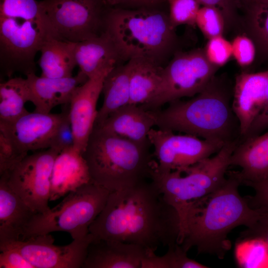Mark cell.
Wrapping results in <instances>:
<instances>
[{"label":"cell","instance_id":"13","mask_svg":"<svg viewBox=\"0 0 268 268\" xmlns=\"http://www.w3.org/2000/svg\"><path fill=\"white\" fill-rule=\"evenodd\" d=\"M92 239L89 233L86 237L73 240L68 245L57 246L54 244L52 236L47 234L0 244V246L15 248L34 268H80Z\"/></svg>","mask_w":268,"mask_h":268},{"label":"cell","instance_id":"31","mask_svg":"<svg viewBox=\"0 0 268 268\" xmlns=\"http://www.w3.org/2000/svg\"><path fill=\"white\" fill-rule=\"evenodd\" d=\"M0 17L36 21L44 25L39 1L36 0H0Z\"/></svg>","mask_w":268,"mask_h":268},{"label":"cell","instance_id":"30","mask_svg":"<svg viewBox=\"0 0 268 268\" xmlns=\"http://www.w3.org/2000/svg\"><path fill=\"white\" fill-rule=\"evenodd\" d=\"M255 1L246 17L244 25L250 35L268 51V3Z\"/></svg>","mask_w":268,"mask_h":268},{"label":"cell","instance_id":"43","mask_svg":"<svg viewBox=\"0 0 268 268\" xmlns=\"http://www.w3.org/2000/svg\"><path fill=\"white\" fill-rule=\"evenodd\" d=\"M108 7L150 8L166 0H102Z\"/></svg>","mask_w":268,"mask_h":268},{"label":"cell","instance_id":"3","mask_svg":"<svg viewBox=\"0 0 268 268\" xmlns=\"http://www.w3.org/2000/svg\"><path fill=\"white\" fill-rule=\"evenodd\" d=\"M233 91L225 76L215 75L191 99L176 100L152 111L155 126L224 144L239 142L240 125L232 109Z\"/></svg>","mask_w":268,"mask_h":268},{"label":"cell","instance_id":"39","mask_svg":"<svg viewBox=\"0 0 268 268\" xmlns=\"http://www.w3.org/2000/svg\"><path fill=\"white\" fill-rule=\"evenodd\" d=\"M0 268H34L14 248L0 246Z\"/></svg>","mask_w":268,"mask_h":268},{"label":"cell","instance_id":"2","mask_svg":"<svg viewBox=\"0 0 268 268\" xmlns=\"http://www.w3.org/2000/svg\"><path fill=\"white\" fill-rule=\"evenodd\" d=\"M216 190L193 202L187 209L180 227L178 244L188 252L223 259L230 249L229 233L235 228L251 227L268 216V212L251 207L238 191L240 185L233 176Z\"/></svg>","mask_w":268,"mask_h":268},{"label":"cell","instance_id":"26","mask_svg":"<svg viewBox=\"0 0 268 268\" xmlns=\"http://www.w3.org/2000/svg\"><path fill=\"white\" fill-rule=\"evenodd\" d=\"M128 62L131 67L130 104H146L153 98L158 88L163 67L141 58Z\"/></svg>","mask_w":268,"mask_h":268},{"label":"cell","instance_id":"18","mask_svg":"<svg viewBox=\"0 0 268 268\" xmlns=\"http://www.w3.org/2000/svg\"><path fill=\"white\" fill-rule=\"evenodd\" d=\"M26 78L30 102L34 105L35 112L42 113H50L59 105H68L77 87L88 79L79 71L68 77L52 78L32 73Z\"/></svg>","mask_w":268,"mask_h":268},{"label":"cell","instance_id":"1","mask_svg":"<svg viewBox=\"0 0 268 268\" xmlns=\"http://www.w3.org/2000/svg\"><path fill=\"white\" fill-rule=\"evenodd\" d=\"M180 232L178 213L150 180L110 192L89 227L92 239L134 244L153 252L178 243Z\"/></svg>","mask_w":268,"mask_h":268},{"label":"cell","instance_id":"28","mask_svg":"<svg viewBox=\"0 0 268 268\" xmlns=\"http://www.w3.org/2000/svg\"><path fill=\"white\" fill-rule=\"evenodd\" d=\"M186 252L177 243L168 246V251L163 256L155 252L147 251L141 268H205V265L189 258Z\"/></svg>","mask_w":268,"mask_h":268},{"label":"cell","instance_id":"19","mask_svg":"<svg viewBox=\"0 0 268 268\" xmlns=\"http://www.w3.org/2000/svg\"><path fill=\"white\" fill-rule=\"evenodd\" d=\"M92 181L83 152L74 146L59 153L55 158L51 178L50 201Z\"/></svg>","mask_w":268,"mask_h":268},{"label":"cell","instance_id":"14","mask_svg":"<svg viewBox=\"0 0 268 268\" xmlns=\"http://www.w3.org/2000/svg\"><path fill=\"white\" fill-rule=\"evenodd\" d=\"M65 115L28 112L11 123L0 122V132L8 136L21 151L28 155L50 148L52 139Z\"/></svg>","mask_w":268,"mask_h":268},{"label":"cell","instance_id":"11","mask_svg":"<svg viewBox=\"0 0 268 268\" xmlns=\"http://www.w3.org/2000/svg\"><path fill=\"white\" fill-rule=\"evenodd\" d=\"M59 153L49 148L28 154L8 171L0 175L9 187L37 213L45 214L51 193L53 164Z\"/></svg>","mask_w":268,"mask_h":268},{"label":"cell","instance_id":"7","mask_svg":"<svg viewBox=\"0 0 268 268\" xmlns=\"http://www.w3.org/2000/svg\"><path fill=\"white\" fill-rule=\"evenodd\" d=\"M110 192L91 182L66 195L47 214L36 213L20 240L52 232L64 231L73 240L86 237L89 227L103 209Z\"/></svg>","mask_w":268,"mask_h":268},{"label":"cell","instance_id":"20","mask_svg":"<svg viewBox=\"0 0 268 268\" xmlns=\"http://www.w3.org/2000/svg\"><path fill=\"white\" fill-rule=\"evenodd\" d=\"M230 165L238 166L240 171H230L240 185L268 178V131L239 142L233 151Z\"/></svg>","mask_w":268,"mask_h":268},{"label":"cell","instance_id":"8","mask_svg":"<svg viewBox=\"0 0 268 268\" xmlns=\"http://www.w3.org/2000/svg\"><path fill=\"white\" fill-rule=\"evenodd\" d=\"M102 0H42L40 14L48 36L78 43L102 34L108 8Z\"/></svg>","mask_w":268,"mask_h":268},{"label":"cell","instance_id":"27","mask_svg":"<svg viewBox=\"0 0 268 268\" xmlns=\"http://www.w3.org/2000/svg\"><path fill=\"white\" fill-rule=\"evenodd\" d=\"M30 102L26 78L10 77L0 83V122L11 123L26 114Z\"/></svg>","mask_w":268,"mask_h":268},{"label":"cell","instance_id":"5","mask_svg":"<svg viewBox=\"0 0 268 268\" xmlns=\"http://www.w3.org/2000/svg\"><path fill=\"white\" fill-rule=\"evenodd\" d=\"M151 146L94 126L83 152L92 181L112 192L150 180L156 163Z\"/></svg>","mask_w":268,"mask_h":268},{"label":"cell","instance_id":"33","mask_svg":"<svg viewBox=\"0 0 268 268\" xmlns=\"http://www.w3.org/2000/svg\"><path fill=\"white\" fill-rule=\"evenodd\" d=\"M169 7L168 17L172 27L181 25H196V18L200 9L198 0H166Z\"/></svg>","mask_w":268,"mask_h":268},{"label":"cell","instance_id":"29","mask_svg":"<svg viewBox=\"0 0 268 268\" xmlns=\"http://www.w3.org/2000/svg\"><path fill=\"white\" fill-rule=\"evenodd\" d=\"M236 257L242 268H268V245L263 240H239Z\"/></svg>","mask_w":268,"mask_h":268},{"label":"cell","instance_id":"4","mask_svg":"<svg viewBox=\"0 0 268 268\" xmlns=\"http://www.w3.org/2000/svg\"><path fill=\"white\" fill-rule=\"evenodd\" d=\"M103 33L113 43L121 61L141 58L164 67L176 52L175 29L168 15L157 9L108 7Z\"/></svg>","mask_w":268,"mask_h":268},{"label":"cell","instance_id":"40","mask_svg":"<svg viewBox=\"0 0 268 268\" xmlns=\"http://www.w3.org/2000/svg\"><path fill=\"white\" fill-rule=\"evenodd\" d=\"M200 4L217 8L222 13L225 24L234 26L238 21L236 17V7L238 0H198Z\"/></svg>","mask_w":268,"mask_h":268},{"label":"cell","instance_id":"45","mask_svg":"<svg viewBox=\"0 0 268 268\" xmlns=\"http://www.w3.org/2000/svg\"><path fill=\"white\" fill-rule=\"evenodd\" d=\"M255 0V1H257V0Z\"/></svg>","mask_w":268,"mask_h":268},{"label":"cell","instance_id":"22","mask_svg":"<svg viewBox=\"0 0 268 268\" xmlns=\"http://www.w3.org/2000/svg\"><path fill=\"white\" fill-rule=\"evenodd\" d=\"M154 126L155 118L152 111L140 105L128 104L110 114L98 127L129 140L145 142L149 141L148 133Z\"/></svg>","mask_w":268,"mask_h":268},{"label":"cell","instance_id":"15","mask_svg":"<svg viewBox=\"0 0 268 268\" xmlns=\"http://www.w3.org/2000/svg\"><path fill=\"white\" fill-rule=\"evenodd\" d=\"M103 69L77 87L69 104V117L74 136V146L83 152L94 127L96 109L104 80L113 68Z\"/></svg>","mask_w":268,"mask_h":268},{"label":"cell","instance_id":"12","mask_svg":"<svg viewBox=\"0 0 268 268\" xmlns=\"http://www.w3.org/2000/svg\"><path fill=\"white\" fill-rule=\"evenodd\" d=\"M148 137L154 148L156 167L163 172L183 170L216 153L225 144L159 129H151Z\"/></svg>","mask_w":268,"mask_h":268},{"label":"cell","instance_id":"38","mask_svg":"<svg viewBox=\"0 0 268 268\" xmlns=\"http://www.w3.org/2000/svg\"><path fill=\"white\" fill-rule=\"evenodd\" d=\"M255 191L253 196H246L249 206L268 212V178L258 182H246L243 184Z\"/></svg>","mask_w":268,"mask_h":268},{"label":"cell","instance_id":"10","mask_svg":"<svg viewBox=\"0 0 268 268\" xmlns=\"http://www.w3.org/2000/svg\"><path fill=\"white\" fill-rule=\"evenodd\" d=\"M39 22L0 17L1 74L10 78L15 73H35V58L48 37Z\"/></svg>","mask_w":268,"mask_h":268},{"label":"cell","instance_id":"42","mask_svg":"<svg viewBox=\"0 0 268 268\" xmlns=\"http://www.w3.org/2000/svg\"><path fill=\"white\" fill-rule=\"evenodd\" d=\"M253 238L261 239L268 245V216L242 231L239 240Z\"/></svg>","mask_w":268,"mask_h":268},{"label":"cell","instance_id":"21","mask_svg":"<svg viewBox=\"0 0 268 268\" xmlns=\"http://www.w3.org/2000/svg\"><path fill=\"white\" fill-rule=\"evenodd\" d=\"M36 213L0 178V244L20 240Z\"/></svg>","mask_w":268,"mask_h":268},{"label":"cell","instance_id":"35","mask_svg":"<svg viewBox=\"0 0 268 268\" xmlns=\"http://www.w3.org/2000/svg\"><path fill=\"white\" fill-rule=\"evenodd\" d=\"M27 155L8 136L0 132V175L9 170Z\"/></svg>","mask_w":268,"mask_h":268},{"label":"cell","instance_id":"41","mask_svg":"<svg viewBox=\"0 0 268 268\" xmlns=\"http://www.w3.org/2000/svg\"><path fill=\"white\" fill-rule=\"evenodd\" d=\"M268 128V89L265 105L260 113L254 121L246 134L240 139H244L259 135Z\"/></svg>","mask_w":268,"mask_h":268},{"label":"cell","instance_id":"24","mask_svg":"<svg viewBox=\"0 0 268 268\" xmlns=\"http://www.w3.org/2000/svg\"><path fill=\"white\" fill-rule=\"evenodd\" d=\"M131 67L129 62L119 64L107 74L104 80L102 93L103 102L98 110L94 126H100L109 116L130 103Z\"/></svg>","mask_w":268,"mask_h":268},{"label":"cell","instance_id":"44","mask_svg":"<svg viewBox=\"0 0 268 268\" xmlns=\"http://www.w3.org/2000/svg\"><path fill=\"white\" fill-rule=\"evenodd\" d=\"M257 1H260L268 3V0H258Z\"/></svg>","mask_w":268,"mask_h":268},{"label":"cell","instance_id":"25","mask_svg":"<svg viewBox=\"0 0 268 268\" xmlns=\"http://www.w3.org/2000/svg\"><path fill=\"white\" fill-rule=\"evenodd\" d=\"M75 43L60 40L48 36L40 52L39 64L41 76L60 78L73 76L77 66L75 58Z\"/></svg>","mask_w":268,"mask_h":268},{"label":"cell","instance_id":"36","mask_svg":"<svg viewBox=\"0 0 268 268\" xmlns=\"http://www.w3.org/2000/svg\"><path fill=\"white\" fill-rule=\"evenodd\" d=\"M65 115L58 126L51 142L50 148L59 153L74 146V136L69 117V104L66 105Z\"/></svg>","mask_w":268,"mask_h":268},{"label":"cell","instance_id":"17","mask_svg":"<svg viewBox=\"0 0 268 268\" xmlns=\"http://www.w3.org/2000/svg\"><path fill=\"white\" fill-rule=\"evenodd\" d=\"M147 250L114 240L92 239L82 268H141Z\"/></svg>","mask_w":268,"mask_h":268},{"label":"cell","instance_id":"9","mask_svg":"<svg viewBox=\"0 0 268 268\" xmlns=\"http://www.w3.org/2000/svg\"><path fill=\"white\" fill-rule=\"evenodd\" d=\"M219 67L206 58L203 49L176 51L162 69L161 80L153 98L141 106L154 111L185 97H193L206 86Z\"/></svg>","mask_w":268,"mask_h":268},{"label":"cell","instance_id":"32","mask_svg":"<svg viewBox=\"0 0 268 268\" xmlns=\"http://www.w3.org/2000/svg\"><path fill=\"white\" fill-rule=\"evenodd\" d=\"M196 24L208 39L222 35L226 25L224 17L218 9L205 5L200 8Z\"/></svg>","mask_w":268,"mask_h":268},{"label":"cell","instance_id":"34","mask_svg":"<svg viewBox=\"0 0 268 268\" xmlns=\"http://www.w3.org/2000/svg\"><path fill=\"white\" fill-rule=\"evenodd\" d=\"M203 50L209 62L218 67L225 65L232 56L231 43L222 35L209 39Z\"/></svg>","mask_w":268,"mask_h":268},{"label":"cell","instance_id":"16","mask_svg":"<svg viewBox=\"0 0 268 268\" xmlns=\"http://www.w3.org/2000/svg\"><path fill=\"white\" fill-rule=\"evenodd\" d=\"M268 89V70L257 73L243 72L237 75L232 106L240 123V139L263 109Z\"/></svg>","mask_w":268,"mask_h":268},{"label":"cell","instance_id":"37","mask_svg":"<svg viewBox=\"0 0 268 268\" xmlns=\"http://www.w3.org/2000/svg\"><path fill=\"white\" fill-rule=\"evenodd\" d=\"M232 55L241 67L250 65L255 57V46L252 40L245 35H238L231 42Z\"/></svg>","mask_w":268,"mask_h":268},{"label":"cell","instance_id":"6","mask_svg":"<svg viewBox=\"0 0 268 268\" xmlns=\"http://www.w3.org/2000/svg\"><path fill=\"white\" fill-rule=\"evenodd\" d=\"M238 142L226 143L212 156L183 170L159 171L155 164L152 181L179 214L180 227L186 211L195 201L212 193L225 181L231 156Z\"/></svg>","mask_w":268,"mask_h":268},{"label":"cell","instance_id":"23","mask_svg":"<svg viewBox=\"0 0 268 268\" xmlns=\"http://www.w3.org/2000/svg\"><path fill=\"white\" fill-rule=\"evenodd\" d=\"M74 53L79 71L88 78L103 69L114 67L121 62L113 43L103 32L76 43Z\"/></svg>","mask_w":268,"mask_h":268}]
</instances>
